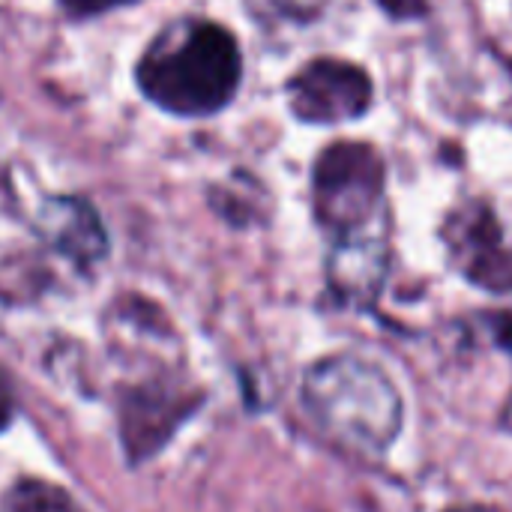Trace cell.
I'll list each match as a JSON object with an SVG mask.
<instances>
[{"label": "cell", "mask_w": 512, "mask_h": 512, "mask_svg": "<svg viewBox=\"0 0 512 512\" xmlns=\"http://www.w3.org/2000/svg\"><path fill=\"white\" fill-rule=\"evenodd\" d=\"M303 408L339 447L381 456L402 432V396L396 384L357 354L318 360L303 378Z\"/></svg>", "instance_id": "obj_1"}, {"label": "cell", "mask_w": 512, "mask_h": 512, "mask_svg": "<svg viewBox=\"0 0 512 512\" xmlns=\"http://www.w3.org/2000/svg\"><path fill=\"white\" fill-rule=\"evenodd\" d=\"M141 90L171 114L204 117L231 102L240 84V48L213 21L165 30L138 66Z\"/></svg>", "instance_id": "obj_2"}, {"label": "cell", "mask_w": 512, "mask_h": 512, "mask_svg": "<svg viewBox=\"0 0 512 512\" xmlns=\"http://www.w3.org/2000/svg\"><path fill=\"white\" fill-rule=\"evenodd\" d=\"M315 216L339 237L372 231V219L384 207V162L372 144L336 141L318 156Z\"/></svg>", "instance_id": "obj_3"}, {"label": "cell", "mask_w": 512, "mask_h": 512, "mask_svg": "<svg viewBox=\"0 0 512 512\" xmlns=\"http://www.w3.org/2000/svg\"><path fill=\"white\" fill-rule=\"evenodd\" d=\"M291 111L306 123H342L372 105L369 75L345 60H312L288 81Z\"/></svg>", "instance_id": "obj_4"}, {"label": "cell", "mask_w": 512, "mask_h": 512, "mask_svg": "<svg viewBox=\"0 0 512 512\" xmlns=\"http://www.w3.org/2000/svg\"><path fill=\"white\" fill-rule=\"evenodd\" d=\"M201 396L174 384H138L120 399V438L129 459H150L192 417Z\"/></svg>", "instance_id": "obj_5"}, {"label": "cell", "mask_w": 512, "mask_h": 512, "mask_svg": "<svg viewBox=\"0 0 512 512\" xmlns=\"http://www.w3.org/2000/svg\"><path fill=\"white\" fill-rule=\"evenodd\" d=\"M447 240L468 282L483 291L512 294V252L501 246V231L486 207L471 204L465 213H456Z\"/></svg>", "instance_id": "obj_6"}, {"label": "cell", "mask_w": 512, "mask_h": 512, "mask_svg": "<svg viewBox=\"0 0 512 512\" xmlns=\"http://www.w3.org/2000/svg\"><path fill=\"white\" fill-rule=\"evenodd\" d=\"M387 234H351L339 237L327 264L330 291L357 309L375 306L387 279Z\"/></svg>", "instance_id": "obj_7"}, {"label": "cell", "mask_w": 512, "mask_h": 512, "mask_svg": "<svg viewBox=\"0 0 512 512\" xmlns=\"http://www.w3.org/2000/svg\"><path fill=\"white\" fill-rule=\"evenodd\" d=\"M42 240L78 267H93L108 252L105 228L96 210L81 198H51L39 213Z\"/></svg>", "instance_id": "obj_8"}, {"label": "cell", "mask_w": 512, "mask_h": 512, "mask_svg": "<svg viewBox=\"0 0 512 512\" xmlns=\"http://www.w3.org/2000/svg\"><path fill=\"white\" fill-rule=\"evenodd\" d=\"M0 512H84L63 489L42 483V480H24L9 489L3 498Z\"/></svg>", "instance_id": "obj_9"}, {"label": "cell", "mask_w": 512, "mask_h": 512, "mask_svg": "<svg viewBox=\"0 0 512 512\" xmlns=\"http://www.w3.org/2000/svg\"><path fill=\"white\" fill-rule=\"evenodd\" d=\"M60 3L72 15H96V12H108L114 6H126V3H135V0H60Z\"/></svg>", "instance_id": "obj_10"}, {"label": "cell", "mask_w": 512, "mask_h": 512, "mask_svg": "<svg viewBox=\"0 0 512 512\" xmlns=\"http://www.w3.org/2000/svg\"><path fill=\"white\" fill-rule=\"evenodd\" d=\"M393 18H417L426 12V0H378Z\"/></svg>", "instance_id": "obj_11"}, {"label": "cell", "mask_w": 512, "mask_h": 512, "mask_svg": "<svg viewBox=\"0 0 512 512\" xmlns=\"http://www.w3.org/2000/svg\"><path fill=\"white\" fill-rule=\"evenodd\" d=\"M489 324H492V336H495V342H498L504 351H510L512 354V315H492V318H489Z\"/></svg>", "instance_id": "obj_12"}, {"label": "cell", "mask_w": 512, "mask_h": 512, "mask_svg": "<svg viewBox=\"0 0 512 512\" xmlns=\"http://www.w3.org/2000/svg\"><path fill=\"white\" fill-rule=\"evenodd\" d=\"M12 411H15V402H12V393H9V384H6V378L0 375V432L9 426V420H12Z\"/></svg>", "instance_id": "obj_13"}, {"label": "cell", "mask_w": 512, "mask_h": 512, "mask_svg": "<svg viewBox=\"0 0 512 512\" xmlns=\"http://www.w3.org/2000/svg\"><path fill=\"white\" fill-rule=\"evenodd\" d=\"M501 426H504L507 432H512V396L510 402H507V408H504V414H501Z\"/></svg>", "instance_id": "obj_14"}, {"label": "cell", "mask_w": 512, "mask_h": 512, "mask_svg": "<svg viewBox=\"0 0 512 512\" xmlns=\"http://www.w3.org/2000/svg\"><path fill=\"white\" fill-rule=\"evenodd\" d=\"M447 512H495V510H489V507H456V510H447Z\"/></svg>", "instance_id": "obj_15"}]
</instances>
